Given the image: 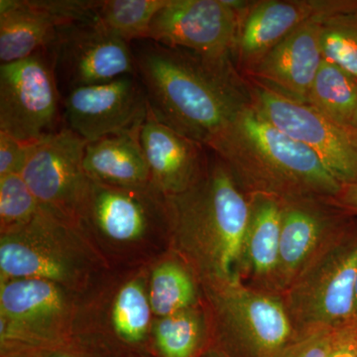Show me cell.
I'll list each match as a JSON object with an SVG mask.
<instances>
[{
  "mask_svg": "<svg viewBox=\"0 0 357 357\" xmlns=\"http://www.w3.org/2000/svg\"><path fill=\"white\" fill-rule=\"evenodd\" d=\"M148 107L176 132L210 148L251 102L232 65L142 40L132 49Z\"/></svg>",
  "mask_w": 357,
  "mask_h": 357,
  "instance_id": "6da1fadb",
  "label": "cell"
},
{
  "mask_svg": "<svg viewBox=\"0 0 357 357\" xmlns=\"http://www.w3.org/2000/svg\"><path fill=\"white\" fill-rule=\"evenodd\" d=\"M248 196L332 198L342 185L318 157L248 103L211 145Z\"/></svg>",
  "mask_w": 357,
  "mask_h": 357,
  "instance_id": "7a4b0ae2",
  "label": "cell"
},
{
  "mask_svg": "<svg viewBox=\"0 0 357 357\" xmlns=\"http://www.w3.org/2000/svg\"><path fill=\"white\" fill-rule=\"evenodd\" d=\"M215 156L191 189L171 199L178 234L204 280L236 274L250 211L249 197Z\"/></svg>",
  "mask_w": 357,
  "mask_h": 357,
  "instance_id": "3957f363",
  "label": "cell"
},
{
  "mask_svg": "<svg viewBox=\"0 0 357 357\" xmlns=\"http://www.w3.org/2000/svg\"><path fill=\"white\" fill-rule=\"evenodd\" d=\"M213 347L229 357H275L295 338L280 296L251 287L239 275L206 279Z\"/></svg>",
  "mask_w": 357,
  "mask_h": 357,
  "instance_id": "277c9868",
  "label": "cell"
},
{
  "mask_svg": "<svg viewBox=\"0 0 357 357\" xmlns=\"http://www.w3.org/2000/svg\"><path fill=\"white\" fill-rule=\"evenodd\" d=\"M357 234L337 237L280 295L295 337L354 323Z\"/></svg>",
  "mask_w": 357,
  "mask_h": 357,
  "instance_id": "5b68a950",
  "label": "cell"
},
{
  "mask_svg": "<svg viewBox=\"0 0 357 357\" xmlns=\"http://www.w3.org/2000/svg\"><path fill=\"white\" fill-rule=\"evenodd\" d=\"M251 102L263 116L316 155L340 185L357 182V132L319 110L255 83Z\"/></svg>",
  "mask_w": 357,
  "mask_h": 357,
  "instance_id": "8992f818",
  "label": "cell"
},
{
  "mask_svg": "<svg viewBox=\"0 0 357 357\" xmlns=\"http://www.w3.org/2000/svg\"><path fill=\"white\" fill-rule=\"evenodd\" d=\"M238 25L239 13L227 0H169L146 40L231 65Z\"/></svg>",
  "mask_w": 357,
  "mask_h": 357,
  "instance_id": "52a82bcc",
  "label": "cell"
},
{
  "mask_svg": "<svg viewBox=\"0 0 357 357\" xmlns=\"http://www.w3.org/2000/svg\"><path fill=\"white\" fill-rule=\"evenodd\" d=\"M59 93L54 70L42 54L0 67V131L35 143L54 132Z\"/></svg>",
  "mask_w": 357,
  "mask_h": 357,
  "instance_id": "ba28073f",
  "label": "cell"
},
{
  "mask_svg": "<svg viewBox=\"0 0 357 357\" xmlns=\"http://www.w3.org/2000/svg\"><path fill=\"white\" fill-rule=\"evenodd\" d=\"M51 47L54 72L58 70L69 91L137 76L130 44L109 31L98 16L61 28Z\"/></svg>",
  "mask_w": 357,
  "mask_h": 357,
  "instance_id": "9c48e42d",
  "label": "cell"
},
{
  "mask_svg": "<svg viewBox=\"0 0 357 357\" xmlns=\"http://www.w3.org/2000/svg\"><path fill=\"white\" fill-rule=\"evenodd\" d=\"M86 145L68 128L33 145L20 175L43 210L62 215L83 210L89 182L84 168Z\"/></svg>",
  "mask_w": 357,
  "mask_h": 357,
  "instance_id": "30bf717a",
  "label": "cell"
},
{
  "mask_svg": "<svg viewBox=\"0 0 357 357\" xmlns=\"http://www.w3.org/2000/svg\"><path fill=\"white\" fill-rule=\"evenodd\" d=\"M148 112L146 93L137 76L73 89L64 100L68 128L86 143L139 130Z\"/></svg>",
  "mask_w": 357,
  "mask_h": 357,
  "instance_id": "8fae6325",
  "label": "cell"
},
{
  "mask_svg": "<svg viewBox=\"0 0 357 357\" xmlns=\"http://www.w3.org/2000/svg\"><path fill=\"white\" fill-rule=\"evenodd\" d=\"M347 215L328 198L282 201L280 251L274 292L280 296L310 263L349 229Z\"/></svg>",
  "mask_w": 357,
  "mask_h": 357,
  "instance_id": "7c38bea8",
  "label": "cell"
},
{
  "mask_svg": "<svg viewBox=\"0 0 357 357\" xmlns=\"http://www.w3.org/2000/svg\"><path fill=\"white\" fill-rule=\"evenodd\" d=\"M357 11V0H262L251 1L239 15L234 58L246 73L294 30L310 21Z\"/></svg>",
  "mask_w": 357,
  "mask_h": 357,
  "instance_id": "4fadbf2b",
  "label": "cell"
},
{
  "mask_svg": "<svg viewBox=\"0 0 357 357\" xmlns=\"http://www.w3.org/2000/svg\"><path fill=\"white\" fill-rule=\"evenodd\" d=\"M321 18L294 30L248 73L249 76L255 83L286 98L307 103L324 61L319 40Z\"/></svg>",
  "mask_w": 357,
  "mask_h": 357,
  "instance_id": "5bb4252c",
  "label": "cell"
},
{
  "mask_svg": "<svg viewBox=\"0 0 357 357\" xmlns=\"http://www.w3.org/2000/svg\"><path fill=\"white\" fill-rule=\"evenodd\" d=\"M139 140L152 182L170 197L191 189L206 172L204 146L162 123L150 110L141 126Z\"/></svg>",
  "mask_w": 357,
  "mask_h": 357,
  "instance_id": "9a60e30c",
  "label": "cell"
},
{
  "mask_svg": "<svg viewBox=\"0 0 357 357\" xmlns=\"http://www.w3.org/2000/svg\"><path fill=\"white\" fill-rule=\"evenodd\" d=\"M250 211L236 274L251 287L274 292L280 251L282 201L250 195Z\"/></svg>",
  "mask_w": 357,
  "mask_h": 357,
  "instance_id": "2e32d148",
  "label": "cell"
},
{
  "mask_svg": "<svg viewBox=\"0 0 357 357\" xmlns=\"http://www.w3.org/2000/svg\"><path fill=\"white\" fill-rule=\"evenodd\" d=\"M70 25L51 9L48 0L0 1V61L17 62L51 46L59 30Z\"/></svg>",
  "mask_w": 357,
  "mask_h": 357,
  "instance_id": "e0dca14e",
  "label": "cell"
},
{
  "mask_svg": "<svg viewBox=\"0 0 357 357\" xmlns=\"http://www.w3.org/2000/svg\"><path fill=\"white\" fill-rule=\"evenodd\" d=\"M139 130L86 143L84 168L88 177L116 187H142L151 181Z\"/></svg>",
  "mask_w": 357,
  "mask_h": 357,
  "instance_id": "ac0fdd59",
  "label": "cell"
},
{
  "mask_svg": "<svg viewBox=\"0 0 357 357\" xmlns=\"http://www.w3.org/2000/svg\"><path fill=\"white\" fill-rule=\"evenodd\" d=\"M142 188L116 187L89 178L84 208H88L105 236L114 241H133L144 234L149 222Z\"/></svg>",
  "mask_w": 357,
  "mask_h": 357,
  "instance_id": "d6986e66",
  "label": "cell"
},
{
  "mask_svg": "<svg viewBox=\"0 0 357 357\" xmlns=\"http://www.w3.org/2000/svg\"><path fill=\"white\" fill-rule=\"evenodd\" d=\"M307 103L340 126L354 129L357 114L356 77L324 60Z\"/></svg>",
  "mask_w": 357,
  "mask_h": 357,
  "instance_id": "ffe728a7",
  "label": "cell"
},
{
  "mask_svg": "<svg viewBox=\"0 0 357 357\" xmlns=\"http://www.w3.org/2000/svg\"><path fill=\"white\" fill-rule=\"evenodd\" d=\"M0 307L2 317L11 321H37L62 311L63 299L54 282L17 279L2 285Z\"/></svg>",
  "mask_w": 357,
  "mask_h": 357,
  "instance_id": "44dd1931",
  "label": "cell"
},
{
  "mask_svg": "<svg viewBox=\"0 0 357 357\" xmlns=\"http://www.w3.org/2000/svg\"><path fill=\"white\" fill-rule=\"evenodd\" d=\"M210 338L201 314L192 307L159 321L154 347L158 357H203L213 344Z\"/></svg>",
  "mask_w": 357,
  "mask_h": 357,
  "instance_id": "7402d4cb",
  "label": "cell"
},
{
  "mask_svg": "<svg viewBox=\"0 0 357 357\" xmlns=\"http://www.w3.org/2000/svg\"><path fill=\"white\" fill-rule=\"evenodd\" d=\"M169 0H105L98 18L109 31L130 44L146 40L155 16Z\"/></svg>",
  "mask_w": 357,
  "mask_h": 357,
  "instance_id": "603a6c76",
  "label": "cell"
},
{
  "mask_svg": "<svg viewBox=\"0 0 357 357\" xmlns=\"http://www.w3.org/2000/svg\"><path fill=\"white\" fill-rule=\"evenodd\" d=\"M149 301L152 311L162 318L195 307L197 287L192 275L178 263L160 265L152 276Z\"/></svg>",
  "mask_w": 357,
  "mask_h": 357,
  "instance_id": "cb8c5ba5",
  "label": "cell"
},
{
  "mask_svg": "<svg viewBox=\"0 0 357 357\" xmlns=\"http://www.w3.org/2000/svg\"><path fill=\"white\" fill-rule=\"evenodd\" d=\"M0 268L2 274L13 278L55 282L67 276V269L60 259L13 238L1 241Z\"/></svg>",
  "mask_w": 357,
  "mask_h": 357,
  "instance_id": "d4e9b609",
  "label": "cell"
},
{
  "mask_svg": "<svg viewBox=\"0 0 357 357\" xmlns=\"http://www.w3.org/2000/svg\"><path fill=\"white\" fill-rule=\"evenodd\" d=\"M319 40L324 60L357 79V11L321 17Z\"/></svg>",
  "mask_w": 357,
  "mask_h": 357,
  "instance_id": "484cf974",
  "label": "cell"
},
{
  "mask_svg": "<svg viewBox=\"0 0 357 357\" xmlns=\"http://www.w3.org/2000/svg\"><path fill=\"white\" fill-rule=\"evenodd\" d=\"M151 310L139 284L132 282L121 289L115 301L112 319L115 333L122 342L137 347L145 340Z\"/></svg>",
  "mask_w": 357,
  "mask_h": 357,
  "instance_id": "4316f807",
  "label": "cell"
},
{
  "mask_svg": "<svg viewBox=\"0 0 357 357\" xmlns=\"http://www.w3.org/2000/svg\"><path fill=\"white\" fill-rule=\"evenodd\" d=\"M42 206L20 174L0 177V218L6 231L22 229L32 222Z\"/></svg>",
  "mask_w": 357,
  "mask_h": 357,
  "instance_id": "83f0119b",
  "label": "cell"
},
{
  "mask_svg": "<svg viewBox=\"0 0 357 357\" xmlns=\"http://www.w3.org/2000/svg\"><path fill=\"white\" fill-rule=\"evenodd\" d=\"M333 328H321L295 337L275 357H326Z\"/></svg>",
  "mask_w": 357,
  "mask_h": 357,
  "instance_id": "f1b7e54d",
  "label": "cell"
},
{
  "mask_svg": "<svg viewBox=\"0 0 357 357\" xmlns=\"http://www.w3.org/2000/svg\"><path fill=\"white\" fill-rule=\"evenodd\" d=\"M33 145L34 143L23 142L0 131V177L21 174Z\"/></svg>",
  "mask_w": 357,
  "mask_h": 357,
  "instance_id": "f546056e",
  "label": "cell"
},
{
  "mask_svg": "<svg viewBox=\"0 0 357 357\" xmlns=\"http://www.w3.org/2000/svg\"><path fill=\"white\" fill-rule=\"evenodd\" d=\"M326 357H357V323L333 328Z\"/></svg>",
  "mask_w": 357,
  "mask_h": 357,
  "instance_id": "4dcf8cb0",
  "label": "cell"
},
{
  "mask_svg": "<svg viewBox=\"0 0 357 357\" xmlns=\"http://www.w3.org/2000/svg\"><path fill=\"white\" fill-rule=\"evenodd\" d=\"M328 201L347 215H357V182L342 185L340 191Z\"/></svg>",
  "mask_w": 357,
  "mask_h": 357,
  "instance_id": "1f68e13d",
  "label": "cell"
},
{
  "mask_svg": "<svg viewBox=\"0 0 357 357\" xmlns=\"http://www.w3.org/2000/svg\"><path fill=\"white\" fill-rule=\"evenodd\" d=\"M35 357H89V356L86 352L54 347L48 351L40 352Z\"/></svg>",
  "mask_w": 357,
  "mask_h": 357,
  "instance_id": "d6a6232c",
  "label": "cell"
},
{
  "mask_svg": "<svg viewBox=\"0 0 357 357\" xmlns=\"http://www.w3.org/2000/svg\"><path fill=\"white\" fill-rule=\"evenodd\" d=\"M203 357H229L225 356L223 352L218 351V349H215V347H211L206 354H204Z\"/></svg>",
  "mask_w": 357,
  "mask_h": 357,
  "instance_id": "836d02e7",
  "label": "cell"
},
{
  "mask_svg": "<svg viewBox=\"0 0 357 357\" xmlns=\"http://www.w3.org/2000/svg\"><path fill=\"white\" fill-rule=\"evenodd\" d=\"M354 323H357V274L356 280V289H354Z\"/></svg>",
  "mask_w": 357,
  "mask_h": 357,
  "instance_id": "e575fe53",
  "label": "cell"
},
{
  "mask_svg": "<svg viewBox=\"0 0 357 357\" xmlns=\"http://www.w3.org/2000/svg\"><path fill=\"white\" fill-rule=\"evenodd\" d=\"M354 129L357 132V114H356V119H354Z\"/></svg>",
  "mask_w": 357,
  "mask_h": 357,
  "instance_id": "d590c367",
  "label": "cell"
}]
</instances>
